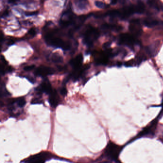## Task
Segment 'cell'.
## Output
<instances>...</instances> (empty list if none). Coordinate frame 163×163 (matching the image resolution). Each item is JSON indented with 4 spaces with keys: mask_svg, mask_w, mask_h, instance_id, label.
<instances>
[{
    "mask_svg": "<svg viewBox=\"0 0 163 163\" xmlns=\"http://www.w3.org/2000/svg\"><path fill=\"white\" fill-rule=\"evenodd\" d=\"M96 6L97 7L99 8H102V9H105V8H108L109 5L105 4L103 2L100 1H96L95 3Z\"/></svg>",
    "mask_w": 163,
    "mask_h": 163,
    "instance_id": "21",
    "label": "cell"
},
{
    "mask_svg": "<svg viewBox=\"0 0 163 163\" xmlns=\"http://www.w3.org/2000/svg\"><path fill=\"white\" fill-rule=\"evenodd\" d=\"M55 73V70L50 67L41 66L37 68L35 70L36 75L40 76L42 77H45L46 76L52 75Z\"/></svg>",
    "mask_w": 163,
    "mask_h": 163,
    "instance_id": "9",
    "label": "cell"
},
{
    "mask_svg": "<svg viewBox=\"0 0 163 163\" xmlns=\"http://www.w3.org/2000/svg\"><path fill=\"white\" fill-rule=\"evenodd\" d=\"M102 28L104 30H112L114 31H121L122 27L115 24H104L102 25Z\"/></svg>",
    "mask_w": 163,
    "mask_h": 163,
    "instance_id": "14",
    "label": "cell"
},
{
    "mask_svg": "<svg viewBox=\"0 0 163 163\" xmlns=\"http://www.w3.org/2000/svg\"><path fill=\"white\" fill-rule=\"evenodd\" d=\"M110 45H111V44H110L109 43H105L103 46H104L105 48L108 49V48L110 46Z\"/></svg>",
    "mask_w": 163,
    "mask_h": 163,
    "instance_id": "28",
    "label": "cell"
},
{
    "mask_svg": "<svg viewBox=\"0 0 163 163\" xmlns=\"http://www.w3.org/2000/svg\"><path fill=\"white\" fill-rule=\"evenodd\" d=\"M38 90L40 92L51 94L53 91L51 88V85L48 82H44L40 85V87L38 88Z\"/></svg>",
    "mask_w": 163,
    "mask_h": 163,
    "instance_id": "12",
    "label": "cell"
},
{
    "mask_svg": "<svg viewBox=\"0 0 163 163\" xmlns=\"http://www.w3.org/2000/svg\"><path fill=\"white\" fill-rule=\"evenodd\" d=\"M119 42L121 44L129 47H132L134 45L139 43V41L134 38L133 35L128 34H123L119 36Z\"/></svg>",
    "mask_w": 163,
    "mask_h": 163,
    "instance_id": "6",
    "label": "cell"
},
{
    "mask_svg": "<svg viewBox=\"0 0 163 163\" xmlns=\"http://www.w3.org/2000/svg\"><path fill=\"white\" fill-rule=\"evenodd\" d=\"M83 61V56L81 54L78 55L76 57L72 59L70 62V64L75 70L78 69L81 67Z\"/></svg>",
    "mask_w": 163,
    "mask_h": 163,
    "instance_id": "11",
    "label": "cell"
},
{
    "mask_svg": "<svg viewBox=\"0 0 163 163\" xmlns=\"http://www.w3.org/2000/svg\"><path fill=\"white\" fill-rule=\"evenodd\" d=\"M8 15V12L7 10H5V12L3 13V15H2V17H5L6 16H7Z\"/></svg>",
    "mask_w": 163,
    "mask_h": 163,
    "instance_id": "29",
    "label": "cell"
},
{
    "mask_svg": "<svg viewBox=\"0 0 163 163\" xmlns=\"http://www.w3.org/2000/svg\"><path fill=\"white\" fill-rule=\"evenodd\" d=\"M158 24H159V22L157 20H154L153 19H146L144 21V25L147 27H153L157 25Z\"/></svg>",
    "mask_w": 163,
    "mask_h": 163,
    "instance_id": "16",
    "label": "cell"
},
{
    "mask_svg": "<svg viewBox=\"0 0 163 163\" xmlns=\"http://www.w3.org/2000/svg\"><path fill=\"white\" fill-rule=\"evenodd\" d=\"M18 0H9V2L11 3H15L16 1H17Z\"/></svg>",
    "mask_w": 163,
    "mask_h": 163,
    "instance_id": "33",
    "label": "cell"
},
{
    "mask_svg": "<svg viewBox=\"0 0 163 163\" xmlns=\"http://www.w3.org/2000/svg\"><path fill=\"white\" fill-rule=\"evenodd\" d=\"M123 148L112 142L108 143L105 149V153L108 157L113 160L117 159Z\"/></svg>",
    "mask_w": 163,
    "mask_h": 163,
    "instance_id": "3",
    "label": "cell"
},
{
    "mask_svg": "<svg viewBox=\"0 0 163 163\" xmlns=\"http://www.w3.org/2000/svg\"><path fill=\"white\" fill-rule=\"evenodd\" d=\"M75 17L71 8L66 10L62 16L60 24L63 27H67L75 23Z\"/></svg>",
    "mask_w": 163,
    "mask_h": 163,
    "instance_id": "5",
    "label": "cell"
},
{
    "mask_svg": "<svg viewBox=\"0 0 163 163\" xmlns=\"http://www.w3.org/2000/svg\"><path fill=\"white\" fill-rule=\"evenodd\" d=\"M26 104V101L24 98H20L17 101L18 106L20 107H23Z\"/></svg>",
    "mask_w": 163,
    "mask_h": 163,
    "instance_id": "22",
    "label": "cell"
},
{
    "mask_svg": "<svg viewBox=\"0 0 163 163\" xmlns=\"http://www.w3.org/2000/svg\"><path fill=\"white\" fill-rule=\"evenodd\" d=\"M147 3L151 7L155 8V9L159 10V6L156 0H147Z\"/></svg>",
    "mask_w": 163,
    "mask_h": 163,
    "instance_id": "20",
    "label": "cell"
},
{
    "mask_svg": "<svg viewBox=\"0 0 163 163\" xmlns=\"http://www.w3.org/2000/svg\"><path fill=\"white\" fill-rule=\"evenodd\" d=\"M44 39L46 43L48 45L57 48H61L65 51L68 50L71 48V45L69 43L64 42L61 39L54 36L53 33H47L45 35Z\"/></svg>",
    "mask_w": 163,
    "mask_h": 163,
    "instance_id": "1",
    "label": "cell"
},
{
    "mask_svg": "<svg viewBox=\"0 0 163 163\" xmlns=\"http://www.w3.org/2000/svg\"><path fill=\"white\" fill-rule=\"evenodd\" d=\"M117 0H111V3L113 5H115L117 3Z\"/></svg>",
    "mask_w": 163,
    "mask_h": 163,
    "instance_id": "30",
    "label": "cell"
},
{
    "mask_svg": "<svg viewBox=\"0 0 163 163\" xmlns=\"http://www.w3.org/2000/svg\"><path fill=\"white\" fill-rule=\"evenodd\" d=\"M38 13V11H35V12H27L25 13V15L28 16H30L36 15Z\"/></svg>",
    "mask_w": 163,
    "mask_h": 163,
    "instance_id": "26",
    "label": "cell"
},
{
    "mask_svg": "<svg viewBox=\"0 0 163 163\" xmlns=\"http://www.w3.org/2000/svg\"><path fill=\"white\" fill-rule=\"evenodd\" d=\"M35 66L34 65H29V66H27L25 67L24 68V70L25 71H30L34 69Z\"/></svg>",
    "mask_w": 163,
    "mask_h": 163,
    "instance_id": "25",
    "label": "cell"
},
{
    "mask_svg": "<svg viewBox=\"0 0 163 163\" xmlns=\"http://www.w3.org/2000/svg\"><path fill=\"white\" fill-rule=\"evenodd\" d=\"M136 13L135 7L134 6L126 7L123 8L121 11L120 12V17L122 19H126L130 16Z\"/></svg>",
    "mask_w": 163,
    "mask_h": 163,
    "instance_id": "10",
    "label": "cell"
},
{
    "mask_svg": "<svg viewBox=\"0 0 163 163\" xmlns=\"http://www.w3.org/2000/svg\"><path fill=\"white\" fill-rule=\"evenodd\" d=\"M50 156V154L48 152H41L29 157L25 160V163H44Z\"/></svg>",
    "mask_w": 163,
    "mask_h": 163,
    "instance_id": "4",
    "label": "cell"
},
{
    "mask_svg": "<svg viewBox=\"0 0 163 163\" xmlns=\"http://www.w3.org/2000/svg\"><path fill=\"white\" fill-rule=\"evenodd\" d=\"M159 8H160V9L161 10H162V11H163V3H161V4H160V6H159Z\"/></svg>",
    "mask_w": 163,
    "mask_h": 163,
    "instance_id": "32",
    "label": "cell"
},
{
    "mask_svg": "<svg viewBox=\"0 0 163 163\" xmlns=\"http://www.w3.org/2000/svg\"></svg>",
    "mask_w": 163,
    "mask_h": 163,
    "instance_id": "34",
    "label": "cell"
},
{
    "mask_svg": "<svg viewBox=\"0 0 163 163\" xmlns=\"http://www.w3.org/2000/svg\"><path fill=\"white\" fill-rule=\"evenodd\" d=\"M157 119H155L153 120L150 125L145 127L141 132H140L137 137H141L150 134H154L157 127Z\"/></svg>",
    "mask_w": 163,
    "mask_h": 163,
    "instance_id": "7",
    "label": "cell"
},
{
    "mask_svg": "<svg viewBox=\"0 0 163 163\" xmlns=\"http://www.w3.org/2000/svg\"><path fill=\"white\" fill-rule=\"evenodd\" d=\"M129 29L130 31L134 36H139L142 33V29L138 19H133L131 21Z\"/></svg>",
    "mask_w": 163,
    "mask_h": 163,
    "instance_id": "8",
    "label": "cell"
},
{
    "mask_svg": "<svg viewBox=\"0 0 163 163\" xmlns=\"http://www.w3.org/2000/svg\"><path fill=\"white\" fill-rule=\"evenodd\" d=\"M106 15H109L111 17H120V12L119 10H110L106 13Z\"/></svg>",
    "mask_w": 163,
    "mask_h": 163,
    "instance_id": "19",
    "label": "cell"
},
{
    "mask_svg": "<svg viewBox=\"0 0 163 163\" xmlns=\"http://www.w3.org/2000/svg\"><path fill=\"white\" fill-rule=\"evenodd\" d=\"M60 93L63 96H65L67 95V90L65 87H63L61 89L60 91Z\"/></svg>",
    "mask_w": 163,
    "mask_h": 163,
    "instance_id": "27",
    "label": "cell"
},
{
    "mask_svg": "<svg viewBox=\"0 0 163 163\" xmlns=\"http://www.w3.org/2000/svg\"><path fill=\"white\" fill-rule=\"evenodd\" d=\"M135 7V12L136 13L141 14L145 12V7L144 3L142 2H139Z\"/></svg>",
    "mask_w": 163,
    "mask_h": 163,
    "instance_id": "17",
    "label": "cell"
},
{
    "mask_svg": "<svg viewBox=\"0 0 163 163\" xmlns=\"http://www.w3.org/2000/svg\"><path fill=\"white\" fill-rule=\"evenodd\" d=\"M51 60L54 63H60L63 61L62 57L57 54H54L51 56Z\"/></svg>",
    "mask_w": 163,
    "mask_h": 163,
    "instance_id": "18",
    "label": "cell"
},
{
    "mask_svg": "<svg viewBox=\"0 0 163 163\" xmlns=\"http://www.w3.org/2000/svg\"><path fill=\"white\" fill-rule=\"evenodd\" d=\"M31 104H40L42 103V100H39V99H37V98H35V99H33L32 100L31 102Z\"/></svg>",
    "mask_w": 163,
    "mask_h": 163,
    "instance_id": "24",
    "label": "cell"
},
{
    "mask_svg": "<svg viewBox=\"0 0 163 163\" xmlns=\"http://www.w3.org/2000/svg\"><path fill=\"white\" fill-rule=\"evenodd\" d=\"M99 36V31L95 28L90 26L84 33L83 42L87 46H91Z\"/></svg>",
    "mask_w": 163,
    "mask_h": 163,
    "instance_id": "2",
    "label": "cell"
},
{
    "mask_svg": "<svg viewBox=\"0 0 163 163\" xmlns=\"http://www.w3.org/2000/svg\"><path fill=\"white\" fill-rule=\"evenodd\" d=\"M127 1L128 0H119V1L121 4H124V3H126Z\"/></svg>",
    "mask_w": 163,
    "mask_h": 163,
    "instance_id": "31",
    "label": "cell"
},
{
    "mask_svg": "<svg viewBox=\"0 0 163 163\" xmlns=\"http://www.w3.org/2000/svg\"><path fill=\"white\" fill-rule=\"evenodd\" d=\"M49 98V102L50 104L53 107H56L58 106L59 103V100L57 98V94L56 92H52V93L50 94Z\"/></svg>",
    "mask_w": 163,
    "mask_h": 163,
    "instance_id": "15",
    "label": "cell"
},
{
    "mask_svg": "<svg viewBox=\"0 0 163 163\" xmlns=\"http://www.w3.org/2000/svg\"><path fill=\"white\" fill-rule=\"evenodd\" d=\"M77 8L80 10H84L87 8L89 2L87 0H74Z\"/></svg>",
    "mask_w": 163,
    "mask_h": 163,
    "instance_id": "13",
    "label": "cell"
},
{
    "mask_svg": "<svg viewBox=\"0 0 163 163\" xmlns=\"http://www.w3.org/2000/svg\"><path fill=\"white\" fill-rule=\"evenodd\" d=\"M37 34V31L35 28H32L28 31V35L30 37H33L35 36Z\"/></svg>",
    "mask_w": 163,
    "mask_h": 163,
    "instance_id": "23",
    "label": "cell"
}]
</instances>
